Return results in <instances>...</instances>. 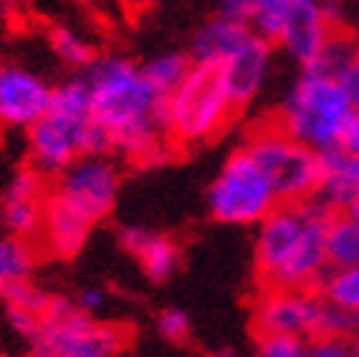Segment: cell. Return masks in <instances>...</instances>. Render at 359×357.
<instances>
[{"mask_svg": "<svg viewBox=\"0 0 359 357\" xmlns=\"http://www.w3.org/2000/svg\"><path fill=\"white\" fill-rule=\"evenodd\" d=\"M353 340H356V343H353V354H356V357H359V331H356V334H353Z\"/></svg>", "mask_w": 359, "mask_h": 357, "instance_id": "36", "label": "cell"}, {"mask_svg": "<svg viewBox=\"0 0 359 357\" xmlns=\"http://www.w3.org/2000/svg\"><path fill=\"white\" fill-rule=\"evenodd\" d=\"M321 299L316 290H263L255 305V331L316 340Z\"/></svg>", "mask_w": 359, "mask_h": 357, "instance_id": "9", "label": "cell"}, {"mask_svg": "<svg viewBox=\"0 0 359 357\" xmlns=\"http://www.w3.org/2000/svg\"><path fill=\"white\" fill-rule=\"evenodd\" d=\"M120 246L137 258L143 275L149 281H167L178 270V261H182V252H178L175 240L155 235V231L143 228V226H123Z\"/></svg>", "mask_w": 359, "mask_h": 357, "instance_id": "16", "label": "cell"}, {"mask_svg": "<svg viewBox=\"0 0 359 357\" xmlns=\"http://www.w3.org/2000/svg\"><path fill=\"white\" fill-rule=\"evenodd\" d=\"M298 0H257V9L251 15L248 30L257 35V39L269 41V44H278L283 24L290 21V12L295 9Z\"/></svg>", "mask_w": 359, "mask_h": 357, "instance_id": "23", "label": "cell"}, {"mask_svg": "<svg viewBox=\"0 0 359 357\" xmlns=\"http://www.w3.org/2000/svg\"><path fill=\"white\" fill-rule=\"evenodd\" d=\"M272 59H275V44H269L251 32L237 47L234 56L219 65V77L234 109H243V105L260 97L269 74H272Z\"/></svg>", "mask_w": 359, "mask_h": 357, "instance_id": "12", "label": "cell"}, {"mask_svg": "<svg viewBox=\"0 0 359 357\" xmlns=\"http://www.w3.org/2000/svg\"><path fill=\"white\" fill-rule=\"evenodd\" d=\"M94 223L79 214L70 202H65L62 196L50 188L44 200V217H41V231H39V246L41 252L59 261L76 258L88 238H91Z\"/></svg>", "mask_w": 359, "mask_h": 357, "instance_id": "13", "label": "cell"}, {"mask_svg": "<svg viewBox=\"0 0 359 357\" xmlns=\"http://www.w3.org/2000/svg\"><path fill=\"white\" fill-rule=\"evenodd\" d=\"M330 32L333 30L327 27L325 15H321L318 0H298L295 9L290 12V21L283 24L278 47L304 70L318 59V53L327 44Z\"/></svg>", "mask_w": 359, "mask_h": 357, "instance_id": "14", "label": "cell"}, {"mask_svg": "<svg viewBox=\"0 0 359 357\" xmlns=\"http://www.w3.org/2000/svg\"><path fill=\"white\" fill-rule=\"evenodd\" d=\"M6 323H9V328L21 337V340H32L35 334H39V328H41V319L39 316H32V313H24V311H15V308H6Z\"/></svg>", "mask_w": 359, "mask_h": 357, "instance_id": "30", "label": "cell"}, {"mask_svg": "<svg viewBox=\"0 0 359 357\" xmlns=\"http://www.w3.org/2000/svg\"><path fill=\"white\" fill-rule=\"evenodd\" d=\"M47 193H50L47 178L35 173L32 167H21L9 178L4 200H0V223L9 231V238L27 243L39 240Z\"/></svg>", "mask_w": 359, "mask_h": 357, "instance_id": "11", "label": "cell"}, {"mask_svg": "<svg viewBox=\"0 0 359 357\" xmlns=\"http://www.w3.org/2000/svg\"><path fill=\"white\" fill-rule=\"evenodd\" d=\"M278 196L245 147L234 150L208 188V211L225 226H260L278 208Z\"/></svg>", "mask_w": 359, "mask_h": 357, "instance_id": "6", "label": "cell"}, {"mask_svg": "<svg viewBox=\"0 0 359 357\" xmlns=\"http://www.w3.org/2000/svg\"><path fill=\"white\" fill-rule=\"evenodd\" d=\"M158 334L167 343H187L190 337V316L182 308H164L158 313Z\"/></svg>", "mask_w": 359, "mask_h": 357, "instance_id": "28", "label": "cell"}, {"mask_svg": "<svg viewBox=\"0 0 359 357\" xmlns=\"http://www.w3.org/2000/svg\"><path fill=\"white\" fill-rule=\"evenodd\" d=\"M351 357H356V354H353V351H351Z\"/></svg>", "mask_w": 359, "mask_h": 357, "instance_id": "42", "label": "cell"}, {"mask_svg": "<svg viewBox=\"0 0 359 357\" xmlns=\"http://www.w3.org/2000/svg\"><path fill=\"white\" fill-rule=\"evenodd\" d=\"M255 9H257V0H219V18H228V21H237L245 27Z\"/></svg>", "mask_w": 359, "mask_h": 357, "instance_id": "31", "label": "cell"}, {"mask_svg": "<svg viewBox=\"0 0 359 357\" xmlns=\"http://www.w3.org/2000/svg\"><path fill=\"white\" fill-rule=\"evenodd\" d=\"M53 190L97 226L114 211L120 173L109 155H82L56 178Z\"/></svg>", "mask_w": 359, "mask_h": 357, "instance_id": "8", "label": "cell"}, {"mask_svg": "<svg viewBox=\"0 0 359 357\" xmlns=\"http://www.w3.org/2000/svg\"><path fill=\"white\" fill-rule=\"evenodd\" d=\"M351 346L345 340H313L310 357H351Z\"/></svg>", "mask_w": 359, "mask_h": 357, "instance_id": "33", "label": "cell"}, {"mask_svg": "<svg viewBox=\"0 0 359 357\" xmlns=\"http://www.w3.org/2000/svg\"><path fill=\"white\" fill-rule=\"evenodd\" d=\"M234 112L219 67L193 65L184 82L164 100V129L172 141L199 144L222 132Z\"/></svg>", "mask_w": 359, "mask_h": 357, "instance_id": "5", "label": "cell"}, {"mask_svg": "<svg viewBox=\"0 0 359 357\" xmlns=\"http://www.w3.org/2000/svg\"><path fill=\"white\" fill-rule=\"evenodd\" d=\"M126 346H129V331L123 325L91 319V323L67 343L62 357H117Z\"/></svg>", "mask_w": 359, "mask_h": 357, "instance_id": "18", "label": "cell"}, {"mask_svg": "<svg viewBox=\"0 0 359 357\" xmlns=\"http://www.w3.org/2000/svg\"><path fill=\"white\" fill-rule=\"evenodd\" d=\"M333 79H336L339 88H342V94L348 97V103L353 105V112H359V56L351 59Z\"/></svg>", "mask_w": 359, "mask_h": 357, "instance_id": "29", "label": "cell"}, {"mask_svg": "<svg viewBox=\"0 0 359 357\" xmlns=\"http://www.w3.org/2000/svg\"><path fill=\"white\" fill-rule=\"evenodd\" d=\"M53 88L21 65L0 62V129H29L50 109Z\"/></svg>", "mask_w": 359, "mask_h": 357, "instance_id": "10", "label": "cell"}, {"mask_svg": "<svg viewBox=\"0 0 359 357\" xmlns=\"http://www.w3.org/2000/svg\"><path fill=\"white\" fill-rule=\"evenodd\" d=\"M257 357H310V343L301 340V337L260 334L257 337Z\"/></svg>", "mask_w": 359, "mask_h": 357, "instance_id": "27", "label": "cell"}, {"mask_svg": "<svg viewBox=\"0 0 359 357\" xmlns=\"http://www.w3.org/2000/svg\"><path fill=\"white\" fill-rule=\"evenodd\" d=\"M336 147L342 150V152H348V155H356L359 158V112H353L348 117V123H345L342 135H339V144Z\"/></svg>", "mask_w": 359, "mask_h": 357, "instance_id": "32", "label": "cell"}, {"mask_svg": "<svg viewBox=\"0 0 359 357\" xmlns=\"http://www.w3.org/2000/svg\"><path fill=\"white\" fill-rule=\"evenodd\" d=\"M91 120V91H88L85 77L56 85L50 109L27 129L29 167L44 178H59L76 158L85 155V132Z\"/></svg>", "mask_w": 359, "mask_h": 357, "instance_id": "3", "label": "cell"}, {"mask_svg": "<svg viewBox=\"0 0 359 357\" xmlns=\"http://www.w3.org/2000/svg\"><path fill=\"white\" fill-rule=\"evenodd\" d=\"M316 293L345 313H359V266H327Z\"/></svg>", "mask_w": 359, "mask_h": 357, "instance_id": "19", "label": "cell"}, {"mask_svg": "<svg viewBox=\"0 0 359 357\" xmlns=\"http://www.w3.org/2000/svg\"><path fill=\"white\" fill-rule=\"evenodd\" d=\"M245 150L269 178L280 205H301L318 190V152L290 138L283 129L260 126L245 141Z\"/></svg>", "mask_w": 359, "mask_h": 357, "instance_id": "7", "label": "cell"}, {"mask_svg": "<svg viewBox=\"0 0 359 357\" xmlns=\"http://www.w3.org/2000/svg\"><path fill=\"white\" fill-rule=\"evenodd\" d=\"M123 4H129V6H135V4H140V0H123Z\"/></svg>", "mask_w": 359, "mask_h": 357, "instance_id": "40", "label": "cell"}, {"mask_svg": "<svg viewBox=\"0 0 359 357\" xmlns=\"http://www.w3.org/2000/svg\"><path fill=\"white\" fill-rule=\"evenodd\" d=\"M348 217H353V220H356V223H359V205H356V208H353V211H348Z\"/></svg>", "mask_w": 359, "mask_h": 357, "instance_id": "37", "label": "cell"}, {"mask_svg": "<svg viewBox=\"0 0 359 357\" xmlns=\"http://www.w3.org/2000/svg\"><path fill=\"white\" fill-rule=\"evenodd\" d=\"M50 47L70 67H91L97 62L94 44L88 41V39H82L79 32L67 30V27H56V30L50 32Z\"/></svg>", "mask_w": 359, "mask_h": 357, "instance_id": "25", "label": "cell"}, {"mask_svg": "<svg viewBox=\"0 0 359 357\" xmlns=\"http://www.w3.org/2000/svg\"><path fill=\"white\" fill-rule=\"evenodd\" d=\"M12 6V0H0V9H9Z\"/></svg>", "mask_w": 359, "mask_h": 357, "instance_id": "39", "label": "cell"}, {"mask_svg": "<svg viewBox=\"0 0 359 357\" xmlns=\"http://www.w3.org/2000/svg\"><path fill=\"white\" fill-rule=\"evenodd\" d=\"M190 67H193V62H190V56H184V53H161V56H155L143 65V77H147L149 85L167 100L175 88L184 82Z\"/></svg>", "mask_w": 359, "mask_h": 357, "instance_id": "21", "label": "cell"}, {"mask_svg": "<svg viewBox=\"0 0 359 357\" xmlns=\"http://www.w3.org/2000/svg\"><path fill=\"white\" fill-rule=\"evenodd\" d=\"M330 266H359V223L348 214H336L327 226Z\"/></svg>", "mask_w": 359, "mask_h": 357, "instance_id": "20", "label": "cell"}, {"mask_svg": "<svg viewBox=\"0 0 359 357\" xmlns=\"http://www.w3.org/2000/svg\"><path fill=\"white\" fill-rule=\"evenodd\" d=\"M359 331V313H353V334Z\"/></svg>", "mask_w": 359, "mask_h": 357, "instance_id": "38", "label": "cell"}, {"mask_svg": "<svg viewBox=\"0 0 359 357\" xmlns=\"http://www.w3.org/2000/svg\"><path fill=\"white\" fill-rule=\"evenodd\" d=\"M208 357H237L234 351H228V349H219V351H210Z\"/></svg>", "mask_w": 359, "mask_h": 357, "instance_id": "35", "label": "cell"}, {"mask_svg": "<svg viewBox=\"0 0 359 357\" xmlns=\"http://www.w3.org/2000/svg\"><path fill=\"white\" fill-rule=\"evenodd\" d=\"M91 91V115L109 132L114 152L135 162L147 158L164 144V97L126 56H102L85 74Z\"/></svg>", "mask_w": 359, "mask_h": 357, "instance_id": "1", "label": "cell"}, {"mask_svg": "<svg viewBox=\"0 0 359 357\" xmlns=\"http://www.w3.org/2000/svg\"><path fill=\"white\" fill-rule=\"evenodd\" d=\"M0 299H4V290H0Z\"/></svg>", "mask_w": 359, "mask_h": 357, "instance_id": "41", "label": "cell"}, {"mask_svg": "<svg viewBox=\"0 0 359 357\" xmlns=\"http://www.w3.org/2000/svg\"><path fill=\"white\" fill-rule=\"evenodd\" d=\"M251 30L245 24L228 21V18H213L208 21L190 44V62L205 65V67H219L225 59H231L237 53V47L248 39Z\"/></svg>", "mask_w": 359, "mask_h": 357, "instance_id": "17", "label": "cell"}, {"mask_svg": "<svg viewBox=\"0 0 359 357\" xmlns=\"http://www.w3.org/2000/svg\"><path fill=\"white\" fill-rule=\"evenodd\" d=\"M359 56V39L351 32H330L327 44L321 47L318 59L310 65V70H318V74H327V77H336L351 59Z\"/></svg>", "mask_w": 359, "mask_h": 357, "instance_id": "24", "label": "cell"}, {"mask_svg": "<svg viewBox=\"0 0 359 357\" xmlns=\"http://www.w3.org/2000/svg\"><path fill=\"white\" fill-rule=\"evenodd\" d=\"M35 264V249L27 240L0 238V290L12 287L18 281H29Z\"/></svg>", "mask_w": 359, "mask_h": 357, "instance_id": "22", "label": "cell"}, {"mask_svg": "<svg viewBox=\"0 0 359 357\" xmlns=\"http://www.w3.org/2000/svg\"><path fill=\"white\" fill-rule=\"evenodd\" d=\"M316 196L336 214H348L359 205V158L339 147L318 152V190Z\"/></svg>", "mask_w": 359, "mask_h": 357, "instance_id": "15", "label": "cell"}, {"mask_svg": "<svg viewBox=\"0 0 359 357\" xmlns=\"http://www.w3.org/2000/svg\"><path fill=\"white\" fill-rule=\"evenodd\" d=\"M76 305H79V311H82V313L94 316V313L105 305V293H102L100 287H85V290L79 293V299H76Z\"/></svg>", "mask_w": 359, "mask_h": 357, "instance_id": "34", "label": "cell"}, {"mask_svg": "<svg viewBox=\"0 0 359 357\" xmlns=\"http://www.w3.org/2000/svg\"><path fill=\"white\" fill-rule=\"evenodd\" d=\"M336 211L313 196L301 205H278L257 226L255 266L266 290H316L327 273V226Z\"/></svg>", "mask_w": 359, "mask_h": 357, "instance_id": "2", "label": "cell"}, {"mask_svg": "<svg viewBox=\"0 0 359 357\" xmlns=\"http://www.w3.org/2000/svg\"><path fill=\"white\" fill-rule=\"evenodd\" d=\"M353 105L342 94L333 77L304 67L301 74L286 88V94L278 105L275 126L283 129L290 138L301 141L304 147L316 152H327L339 144Z\"/></svg>", "mask_w": 359, "mask_h": 357, "instance_id": "4", "label": "cell"}, {"mask_svg": "<svg viewBox=\"0 0 359 357\" xmlns=\"http://www.w3.org/2000/svg\"><path fill=\"white\" fill-rule=\"evenodd\" d=\"M0 301H4V308H15V311H24V313L44 319L50 301H53V293H47L44 287H39V284H32V281H18L4 290V299Z\"/></svg>", "mask_w": 359, "mask_h": 357, "instance_id": "26", "label": "cell"}]
</instances>
